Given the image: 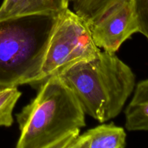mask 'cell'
I'll return each instance as SVG.
<instances>
[{"label":"cell","instance_id":"obj_5","mask_svg":"<svg viewBox=\"0 0 148 148\" xmlns=\"http://www.w3.org/2000/svg\"><path fill=\"white\" fill-rule=\"evenodd\" d=\"M89 27L99 49L116 53L126 40L139 33L134 0L114 3Z\"/></svg>","mask_w":148,"mask_h":148},{"label":"cell","instance_id":"obj_3","mask_svg":"<svg viewBox=\"0 0 148 148\" xmlns=\"http://www.w3.org/2000/svg\"><path fill=\"white\" fill-rule=\"evenodd\" d=\"M60 13L27 14L0 20V88L38 83Z\"/></svg>","mask_w":148,"mask_h":148},{"label":"cell","instance_id":"obj_9","mask_svg":"<svg viewBox=\"0 0 148 148\" xmlns=\"http://www.w3.org/2000/svg\"><path fill=\"white\" fill-rule=\"evenodd\" d=\"M21 95L17 87L0 88V127L12 125L13 110Z\"/></svg>","mask_w":148,"mask_h":148},{"label":"cell","instance_id":"obj_10","mask_svg":"<svg viewBox=\"0 0 148 148\" xmlns=\"http://www.w3.org/2000/svg\"><path fill=\"white\" fill-rule=\"evenodd\" d=\"M139 33L148 39V0H134Z\"/></svg>","mask_w":148,"mask_h":148},{"label":"cell","instance_id":"obj_4","mask_svg":"<svg viewBox=\"0 0 148 148\" xmlns=\"http://www.w3.org/2000/svg\"><path fill=\"white\" fill-rule=\"evenodd\" d=\"M101 52L89 25L69 8L59 14L45 54L39 82L77 62L93 59Z\"/></svg>","mask_w":148,"mask_h":148},{"label":"cell","instance_id":"obj_8","mask_svg":"<svg viewBox=\"0 0 148 148\" xmlns=\"http://www.w3.org/2000/svg\"><path fill=\"white\" fill-rule=\"evenodd\" d=\"M125 127L130 132H148V79L136 84L125 110Z\"/></svg>","mask_w":148,"mask_h":148},{"label":"cell","instance_id":"obj_2","mask_svg":"<svg viewBox=\"0 0 148 148\" xmlns=\"http://www.w3.org/2000/svg\"><path fill=\"white\" fill-rule=\"evenodd\" d=\"M56 75L75 94L85 114L101 123L121 113L136 85L131 68L116 53L103 50Z\"/></svg>","mask_w":148,"mask_h":148},{"label":"cell","instance_id":"obj_1","mask_svg":"<svg viewBox=\"0 0 148 148\" xmlns=\"http://www.w3.org/2000/svg\"><path fill=\"white\" fill-rule=\"evenodd\" d=\"M36 97L16 114L17 148H66L86 126L75 94L56 75L40 82Z\"/></svg>","mask_w":148,"mask_h":148},{"label":"cell","instance_id":"obj_12","mask_svg":"<svg viewBox=\"0 0 148 148\" xmlns=\"http://www.w3.org/2000/svg\"><path fill=\"white\" fill-rule=\"evenodd\" d=\"M70 1H72V2H75V1H76L77 0H69Z\"/></svg>","mask_w":148,"mask_h":148},{"label":"cell","instance_id":"obj_7","mask_svg":"<svg viewBox=\"0 0 148 148\" xmlns=\"http://www.w3.org/2000/svg\"><path fill=\"white\" fill-rule=\"evenodd\" d=\"M69 0H3L0 20L33 14H59L69 8Z\"/></svg>","mask_w":148,"mask_h":148},{"label":"cell","instance_id":"obj_6","mask_svg":"<svg viewBox=\"0 0 148 148\" xmlns=\"http://www.w3.org/2000/svg\"><path fill=\"white\" fill-rule=\"evenodd\" d=\"M127 133L114 123L102 124L79 134L66 148H124Z\"/></svg>","mask_w":148,"mask_h":148},{"label":"cell","instance_id":"obj_11","mask_svg":"<svg viewBox=\"0 0 148 148\" xmlns=\"http://www.w3.org/2000/svg\"><path fill=\"white\" fill-rule=\"evenodd\" d=\"M94 1H97L101 4H103V5H108V4H113V3L116 2L119 0H94Z\"/></svg>","mask_w":148,"mask_h":148}]
</instances>
